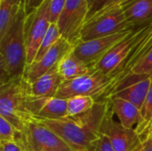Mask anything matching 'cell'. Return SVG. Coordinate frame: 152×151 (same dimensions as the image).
<instances>
[{"label":"cell","mask_w":152,"mask_h":151,"mask_svg":"<svg viewBox=\"0 0 152 151\" xmlns=\"http://www.w3.org/2000/svg\"><path fill=\"white\" fill-rule=\"evenodd\" d=\"M110 106V100L96 101L89 111L67 116L60 119H42L29 117L58 134L73 151H88L102 133V127Z\"/></svg>","instance_id":"6da1fadb"},{"label":"cell","mask_w":152,"mask_h":151,"mask_svg":"<svg viewBox=\"0 0 152 151\" xmlns=\"http://www.w3.org/2000/svg\"><path fill=\"white\" fill-rule=\"evenodd\" d=\"M27 13L22 5L6 33L0 37V80L1 85L21 77L27 67L25 40V19Z\"/></svg>","instance_id":"7a4b0ae2"},{"label":"cell","mask_w":152,"mask_h":151,"mask_svg":"<svg viewBox=\"0 0 152 151\" xmlns=\"http://www.w3.org/2000/svg\"><path fill=\"white\" fill-rule=\"evenodd\" d=\"M118 82V78L115 74L107 75L92 68L81 77L63 81L55 97L68 100L75 96H91L96 101H106Z\"/></svg>","instance_id":"3957f363"},{"label":"cell","mask_w":152,"mask_h":151,"mask_svg":"<svg viewBox=\"0 0 152 151\" xmlns=\"http://www.w3.org/2000/svg\"><path fill=\"white\" fill-rule=\"evenodd\" d=\"M29 83L21 77L0 85V116L20 133L30 117L28 103L30 98Z\"/></svg>","instance_id":"277c9868"},{"label":"cell","mask_w":152,"mask_h":151,"mask_svg":"<svg viewBox=\"0 0 152 151\" xmlns=\"http://www.w3.org/2000/svg\"><path fill=\"white\" fill-rule=\"evenodd\" d=\"M134 28L136 27L126 19L125 9L122 6H117L89 19L81 31L80 43Z\"/></svg>","instance_id":"5b68a950"},{"label":"cell","mask_w":152,"mask_h":151,"mask_svg":"<svg viewBox=\"0 0 152 151\" xmlns=\"http://www.w3.org/2000/svg\"><path fill=\"white\" fill-rule=\"evenodd\" d=\"M16 142L26 151H73L53 131L31 119L18 132Z\"/></svg>","instance_id":"8992f818"},{"label":"cell","mask_w":152,"mask_h":151,"mask_svg":"<svg viewBox=\"0 0 152 151\" xmlns=\"http://www.w3.org/2000/svg\"><path fill=\"white\" fill-rule=\"evenodd\" d=\"M50 25V0H45L39 7L27 14L25 19L24 31L27 49V66L35 61L40 44Z\"/></svg>","instance_id":"52a82bcc"},{"label":"cell","mask_w":152,"mask_h":151,"mask_svg":"<svg viewBox=\"0 0 152 151\" xmlns=\"http://www.w3.org/2000/svg\"><path fill=\"white\" fill-rule=\"evenodd\" d=\"M88 14L87 0H67L57 25L61 36L74 47L80 43V34L87 21Z\"/></svg>","instance_id":"ba28073f"},{"label":"cell","mask_w":152,"mask_h":151,"mask_svg":"<svg viewBox=\"0 0 152 151\" xmlns=\"http://www.w3.org/2000/svg\"><path fill=\"white\" fill-rule=\"evenodd\" d=\"M102 133L109 137L115 151H137L143 142L134 129H127L118 122L112 112L110 102L102 124Z\"/></svg>","instance_id":"9c48e42d"},{"label":"cell","mask_w":152,"mask_h":151,"mask_svg":"<svg viewBox=\"0 0 152 151\" xmlns=\"http://www.w3.org/2000/svg\"><path fill=\"white\" fill-rule=\"evenodd\" d=\"M133 30L134 29L119 32L105 37L81 42L74 47L73 53L92 69L110 49L128 36Z\"/></svg>","instance_id":"30bf717a"},{"label":"cell","mask_w":152,"mask_h":151,"mask_svg":"<svg viewBox=\"0 0 152 151\" xmlns=\"http://www.w3.org/2000/svg\"><path fill=\"white\" fill-rule=\"evenodd\" d=\"M151 81L152 75H129L115 86L108 100L113 97L123 99L141 109L151 85Z\"/></svg>","instance_id":"8fae6325"},{"label":"cell","mask_w":152,"mask_h":151,"mask_svg":"<svg viewBox=\"0 0 152 151\" xmlns=\"http://www.w3.org/2000/svg\"><path fill=\"white\" fill-rule=\"evenodd\" d=\"M74 46L67 39L61 36L40 61H34L26 67L23 75L24 78L29 84L35 82L40 77L44 76L51 69L55 68L61 61V59L72 52Z\"/></svg>","instance_id":"7c38bea8"},{"label":"cell","mask_w":152,"mask_h":151,"mask_svg":"<svg viewBox=\"0 0 152 151\" xmlns=\"http://www.w3.org/2000/svg\"><path fill=\"white\" fill-rule=\"evenodd\" d=\"M141 27L142 26L134 28L128 36L110 49L94 67V69L102 70L107 75L115 74L121 68L134 47Z\"/></svg>","instance_id":"4fadbf2b"},{"label":"cell","mask_w":152,"mask_h":151,"mask_svg":"<svg viewBox=\"0 0 152 151\" xmlns=\"http://www.w3.org/2000/svg\"><path fill=\"white\" fill-rule=\"evenodd\" d=\"M28 111L30 117L42 119H60L68 116L67 100L51 97L36 98L30 96L28 103Z\"/></svg>","instance_id":"5bb4252c"},{"label":"cell","mask_w":152,"mask_h":151,"mask_svg":"<svg viewBox=\"0 0 152 151\" xmlns=\"http://www.w3.org/2000/svg\"><path fill=\"white\" fill-rule=\"evenodd\" d=\"M152 48V18L140 28L134 47L121 68L115 73L118 78V83L124 80L132 67L141 60ZM117 84V85H118ZM115 88V87H114Z\"/></svg>","instance_id":"9a60e30c"},{"label":"cell","mask_w":152,"mask_h":151,"mask_svg":"<svg viewBox=\"0 0 152 151\" xmlns=\"http://www.w3.org/2000/svg\"><path fill=\"white\" fill-rule=\"evenodd\" d=\"M63 79L57 71V66L29 84L30 94L36 98L55 97Z\"/></svg>","instance_id":"2e32d148"},{"label":"cell","mask_w":152,"mask_h":151,"mask_svg":"<svg viewBox=\"0 0 152 151\" xmlns=\"http://www.w3.org/2000/svg\"><path fill=\"white\" fill-rule=\"evenodd\" d=\"M109 100L112 112L118 122L127 129H135L140 121L141 109L123 99L113 97Z\"/></svg>","instance_id":"e0dca14e"},{"label":"cell","mask_w":152,"mask_h":151,"mask_svg":"<svg viewBox=\"0 0 152 151\" xmlns=\"http://www.w3.org/2000/svg\"><path fill=\"white\" fill-rule=\"evenodd\" d=\"M91 70L84 61H82L73 51L68 53L57 65V71L63 81L71 80L81 77Z\"/></svg>","instance_id":"ac0fdd59"},{"label":"cell","mask_w":152,"mask_h":151,"mask_svg":"<svg viewBox=\"0 0 152 151\" xmlns=\"http://www.w3.org/2000/svg\"><path fill=\"white\" fill-rule=\"evenodd\" d=\"M124 9L126 19L136 28L152 18V0H136Z\"/></svg>","instance_id":"d6986e66"},{"label":"cell","mask_w":152,"mask_h":151,"mask_svg":"<svg viewBox=\"0 0 152 151\" xmlns=\"http://www.w3.org/2000/svg\"><path fill=\"white\" fill-rule=\"evenodd\" d=\"M22 5L24 0H0V37L6 33Z\"/></svg>","instance_id":"ffe728a7"},{"label":"cell","mask_w":152,"mask_h":151,"mask_svg":"<svg viewBox=\"0 0 152 151\" xmlns=\"http://www.w3.org/2000/svg\"><path fill=\"white\" fill-rule=\"evenodd\" d=\"M152 125V81L151 85L141 109L140 121L135 127V132L144 141L150 133Z\"/></svg>","instance_id":"44dd1931"},{"label":"cell","mask_w":152,"mask_h":151,"mask_svg":"<svg viewBox=\"0 0 152 151\" xmlns=\"http://www.w3.org/2000/svg\"><path fill=\"white\" fill-rule=\"evenodd\" d=\"M96 101L91 96H75L67 100L68 116H77L89 111Z\"/></svg>","instance_id":"7402d4cb"},{"label":"cell","mask_w":152,"mask_h":151,"mask_svg":"<svg viewBox=\"0 0 152 151\" xmlns=\"http://www.w3.org/2000/svg\"><path fill=\"white\" fill-rule=\"evenodd\" d=\"M61 37V34L60 32V29H59L57 23H51V25H50V27H49V28H48L41 44H40V47L38 49V52L36 55L34 61H40L43 58V56L55 44V43Z\"/></svg>","instance_id":"603a6c76"},{"label":"cell","mask_w":152,"mask_h":151,"mask_svg":"<svg viewBox=\"0 0 152 151\" xmlns=\"http://www.w3.org/2000/svg\"><path fill=\"white\" fill-rule=\"evenodd\" d=\"M129 75H152V48L129 70Z\"/></svg>","instance_id":"cb8c5ba5"},{"label":"cell","mask_w":152,"mask_h":151,"mask_svg":"<svg viewBox=\"0 0 152 151\" xmlns=\"http://www.w3.org/2000/svg\"><path fill=\"white\" fill-rule=\"evenodd\" d=\"M18 131L4 117L0 116V141H16Z\"/></svg>","instance_id":"d4e9b609"},{"label":"cell","mask_w":152,"mask_h":151,"mask_svg":"<svg viewBox=\"0 0 152 151\" xmlns=\"http://www.w3.org/2000/svg\"><path fill=\"white\" fill-rule=\"evenodd\" d=\"M67 0H50V20L57 23L65 7Z\"/></svg>","instance_id":"484cf974"},{"label":"cell","mask_w":152,"mask_h":151,"mask_svg":"<svg viewBox=\"0 0 152 151\" xmlns=\"http://www.w3.org/2000/svg\"><path fill=\"white\" fill-rule=\"evenodd\" d=\"M88 151H115L109 137L103 133H101L99 138L92 144Z\"/></svg>","instance_id":"4316f807"},{"label":"cell","mask_w":152,"mask_h":151,"mask_svg":"<svg viewBox=\"0 0 152 151\" xmlns=\"http://www.w3.org/2000/svg\"><path fill=\"white\" fill-rule=\"evenodd\" d=\"M110 0H87L88 5H89V14L87 20L92 18L94 14H96L100 10L103 8L106 3H108Z\"/></svg>","instance_id":"83f0119b"},{"label":"cell","mask_w":152,"mask_h":151,"mask_svg":"<svg viewBox=\"0 0 152 151\" xmlns=\"http://www.w3.org/2000/svg\"><path fill=\"white\" fill-rule=\"evenodd\" d=\"M0 151H24L16 141H0Z\"/></svg>","instance_id":"f1b7e54d"},{"label":"cell","mask_w":152,"mask_h":151,"mask_svg":"<svg viewBox=\"0 0 152 151\" xmlns=\"http://www.w3.org/2000/svg\"><path fill=\"white\" fill-rule=\"evenodd\" d=\"M45 0H24V6L26 13L28 14L35 9L39 7Z\"/></svg>","instance_id":"f546056e"},{"label":"cell","mask_w":152,"mask_h":151,"mask_svg":"<svg viewBox=\"0 0 152 151\" xmlns=\"http://www.w3.org/2000/svg\"><path fill=\"white\" fill-rule=\"evenodd\" d=\"M124 0H110L108 3L105 4V5L103 6V8L102 10H100L96 14H94V16H96V15H99V14H102V13H104V12H107L108 11L113 9L114 7H117V6H119V4L123 2ZM93 16V17H94ZM91 19V18H90Z\"/></svg>","instance_id":"4dcf8cb0"},{"label":"cell","mask_w":152,"mask_h":151,"mask_svg":"<svg viewBox=\"0 0 152 151\" xmlns=\"http://www.w3.org/2000/svg\"><path fill=\"white\" fill-rule=\"evenodd\" d=\"M141 151H152V137L148 136L142 142Z\"/></svg>","instance_id":"1f68e13d"},{"label":"cell","mask_w":152,"mask_h":151,"mask_svg":"<svg viewBox=\"0 0 152 151\" xmlns=\"http://www.w3.org/2000/svg\"><path fill=\"white\" fill-rule=\"evenodd\" d=\"M136 0H124L120 4H119V6H122L123 8H126V7H127V6H129L131 4H133L134 2H135Z\"/></svg>","instance_id":"d6a6232c"},{"label":"cell","mask_w":152,"mask_h":151,"mask_svg":"<svg viewBox=\"0 0 152 151\" xmlns=\"http://www.w3.org/2000/svg\"><path fill=\"white\" fill-rule=\"evenodd\" d=\"M149 136H150V137H152V130L151 131V132H150V133H149Z\"/></svg>","instance_id":"836d02e7"},{"label":"cell","mask_w":152,"mask_h":151,"mask_svg":"<svg viewBox=\"0 0 152 151\" xmlns=\"http://www.w3.org/2000/svg\"><path fill=\"white\" fill-rule=\"evenodd\" d=\"M141 150H142V147L140 148V150H137V151H141Z\"/></svg>","instance_id":"e575fe53"},{"label":"cell","mask_w":152,"mask_h":151,"mask_svg":"<svg viewBox=\"0 0 152 151\" xmlns=\"http://www.w3.org/2000/svg\"><path fill=\"white\" fill-rule=\"evenodd\" d=\"M152 130V125H151V131ZM151 131H150V132H151Z\"/></svg>","instance_id":"d590c367"},{"label":"cell","mask_w":152,"mask_h":151,"mask_svg":"<svg viewBox=\"0 0 152 151\" xmlns=\"http://www.w3.org/2000/svg\"><path fill=\"white\" fill-rule=\"evenodd\" d=\"M24 151H26V150H24Z\"/></svg>","instance_id":"8d00e7d4"}]
</instances>
